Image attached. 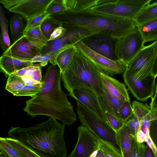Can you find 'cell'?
I'll use <instances>...</instances> for the list:
<instances>
[{
    "label": "cell",
    "instance_id": "1",
    "mask_svg": "<svg viewBox=\"0 0 157 157\" xmlns=\"http://www.w3.org/2000/svg\"><path fill=\"white\" fill-rule=\"evenodd\" d=\"M61 78L59 68L48 66L42 78L41 91L26 101L23 110L33 117L44 115L59 120L65 125L74 123L76 115L67 94L61 89Z\"/></svg>",
    "mask_w": 157,
    "mask_h": 157
},
{
    "label": "cell",
    "instance_id": "2",
    "mask_svg": "<svg viewBox=\"0 0 157 157\" xmlns=\"http://www.w3.org/2000/svg\"><path fill=\"white\" fill-rule=\"evenodd\" d=\"M65 128V124L51 117L31 127H11L8 134L42 157H66Z\"/></svg>",
    "mask_w": 157,
    "mask_h": 157
},
{
    "label": "cell",
    "instance_id": "3",
    "mask_svg": "<svg viewBox=\"0 0 157 157\" xmlns=\"http://www.w3.org/2000/svg\"><path fill=\"white\" fill-rule=\"evenodd\" d=\"M63 27L83 28L95 35H101L117 40L137 26L134 21L106 15L89 10L74 12L67 10L62 13L51 14Z\"/></svg>",
    "mask_w": 157,
    "mask_h": 157
},
{
    "label": "cell",
    "instance_id": "4",
    "mask_svg": "<svg viewBox=\"0 0 157 157\" xmlns=\"http://www.w3.org/2000/svg\"><path fill=\"white\" fill-rule=\"evenodd\" d=\"M75 56L66 71L61 73L64 87L71 93L80 83L90 87L98 97L104 92L100 69L77 48Z\"/></svg>",
    "mask_w": 157,
    "mask_h": 157
},
{
    "label": "cell",
    "instance_id": "5",
    "mask_svg": "<svg viewBox=\"0 0 157 157\" xmlns=\"http://www.w3.org/2000/svg\"><path fill=\"white\" fill-rule=\"evenodd\" d=\"M76 101V111L82 125L98 138L108 143L121 152L117 140L116 132L107 121L101 120L79 101Z\"/></svg>",
    "mask_w": 157,
    "mask_h": 157
},
{
    "label": "cell",
    "instance_id": "6",
    "mask_svg": "<svg viewBox=\"0 0 157 157\" xmlns=\"http://www.w3.org/2000/svg\"><path fill=\"white\" fill-rule=\"evenodd\" d=\"M151 0H106L88 10L115 17L134 20L143 8Z\"/></svg>",
    "mask_w": 157,
    "mask_h": 157
},
{
    "label": "cell",
    "instance_id": "7",
    "mask_svg": "<svg viewBox=\"0 0 157 157\" xmlns=\"http://www.w3.org/2000/svg\"><path fill=\"white\" fill-rule=\"evenodd\" d=\"M145 41L137 26L132 31L117 40L114 53L118 60L126 65L144 47Z\"/></svg>",
    "mask_w": 157,
    "mask_h": 157
},
{
    "label": "cell",
    "instance_id": "8",
    "mask_svg": "<svg viewBox=\"0 0 157 157\" xmlns=\"http://www.w3.org/2000/svg\"><path fill=\"white\" fill-rule=\"evenodd\" d=\"M53 0H0V3L9 11L19 14L25 20L46 12Z\"/></svg>",
    "mask_w": 157,
    "mask_h": 157
},
{
    "label": "cell",
    "instance_id": "9",
    "mask_svg": "<svg viewBox=\"0 0 157 157\" xmlns=\"http://www.w3.org/2000/svg\"><path fill=\"white\" fill-rule=\"evenodd\" d=\"M64 28L67 30L62 36L54 40L48 41L43 46L40 56L74 45L86 37L96 35L84 28Z\"/></svg>",
    "mask_w": 157,
    "mask_h": 157
},
{
    "label": "cell",
    "instance_id": "10",
    "mask_svg": "<svg viewBox=\"0 0 157 157\" xmlns=\"http://www.w3.org/2000/svg\"><path fill=\"white\" fill-rule=\"evenodd\" d=\"M154 61V43L144 47L126 65L127 69L135 78L142 80L152 75Z\"/></svg>",
    "mask_w": 157,
    "mask_h": 157
},
{
    "label": "cell",
    "instance_id": "11",
    "mask_svg": "<svg viewBox=\"0 0 157 157\" xmlns=\"http://www.w3.org/2000/svg\"><path fill=\"white\" fill-rule=\"evenodd\" d=\"M77 49L106 75L113 76L124 73L126 65L119 60H113L93 51L81 41L75 44Z\"/></svg>",
    "mask_w": 157,
    "mask_h": 157
},
{
    "label": "cell",
    "instance_id": "12",
    "mask_svg": "<svg viewBox=\"0 0 157 157\" xmlns=\"http://www.w3.org/2000/svg\"><path fill=\"white\" fill-rule=\"evenodd\" d=\"M44 45L24 35L13 43L2 54L22 60L31 61L35 56L40 55Z\"/></svg>",
    "mask_w": 157,
    "mask_h": 157
},
{
    "label": "cell",
    "instance_id": "13",
    "mask_svg": "<svg viewBox=\"0 0 157 157\" xmlns=\"http://www.w3.org/2000/svg\"><path fill=\"white\" fill-rule=\"evenodd\" d=\"M124 82L129 90L138 100L144 101L152 98L154 94L155 79L152 75L142 80L133 76L126 68L123 73Z\"/></svg>",
    "mask_w": 157,
    "mask_h": 157
},
{
    "label": "cell",
    "instance_id": "14",
    "mask_svg": "<svg viewBox=\"0 0 157 157\" xmlns=\"http://www.w3.org/2000/svg\"><path fill=\"white\" fill-rule=\"evenodd\" d=\"M77 131V144L68 157H90L99 149L98 138L82 125L78 127Z\"/></svg>",
    "mask_w": 157,
    "mask_h": 157
},
{
    "label": "cell",
    "instance_id": "15",
    "mask_svg": "<svg viewBox=\"0 0 157 157\" xmlns=\"http://www.w3.org/2000/svg\"><path fill=\"white\" fill-rule=\"evenodd\" d=\"M69 95L79 101L101 120L107 121L96 93L86 84L80 83Z\"/></svg>",
    "mask_w": 157,
    "mask_h": 157
},
{
    "label": "cell",
    "instance_id": "16",
    "mask_svg": "<svg viewBox=\"0 0 157 157\" xmlns=\"http://www.w3.org/2000/svg\"><path fill=\"white\" fill-rule=\"evenodd\" d=\"M89 36L82 41L89 48L96 53L113 60H118L114 53L113 39L105 36L99 35Z\"/></svg>",
    "mask_w": 157,
    "mask_h": 157
},
{
    "label": "cell",
    "instance_id": "17",
    "mask_svg": "<svg viewBox=\"0 0 157 157\" xmlns=\"http://www.w3.org/2000/svg\"><path fill=\"white\" fill-rule=\"evenodd\" d=\"M103 85L112 96L122 101H130V99L126 86L116 79L101 72Z\"/></svg>",
    "mask_w": 157,
    "mask_h": 157
},
{
    "label": "cell",
    "instance_id": "18",
    "mask_svg": "<svg viewBox=\"0 0 157 157\" xmlns=\"http://www.w3.org/2000/svg\"><path fill=\"white\" fill-rule=\"evenodd\" d=\"M98 98L101 109L104 114L105 112H108L121 119V110L124 102L111 95L104 86L103 93L98 97Z\"/></svg>",
    "mask_w": 157,
    "mask_h": 157
},
{
    "label": "cell",
    "instance_id": "19",
    "mask_svg": "<svg viewBox=\"0 0 157 157\" xmlns=\"http://www.w3.org/2000/svg\"><path fill=\"white\" fill-rule=\"evenodd\" d=\"M30 61L21 60L2 54L0 58V71L9 77L17 71L32 65Z\"/></svg>",
    "mask_w": 157,
    "mask_h": 157
},
{
    "label": "cell",
    "instance_id": "20",
    "mask_svg": "<svg viewBox=\"0 0 157 157\" xmlns=\"http://www.w3.org/2000/svg\"><path fill=\"white\" fill-rule=\"evenodd\" d=\"M116 133L118 144L123 157H132L133 137L129 128L124 124Z\"/></svg>",
    "mask_w": 157,
    "mask_h": 157
},
{
    "label": "cell",
    "instance_id": "21",
    "mask_svg": "<svg viewBox=\"0 0 157 157\" xmlns=\"http://www.w3.org/2000/svg\"><path fill=\"white\" fill-rule=\"evenodd\" d=\"M24 19L21 15L13 13L10 19L11 36L13 43L24 35L26 25Z\"/></svg>",
    "mask_w": 157,
    "mask_h": 157
},
{
    "label": "cell",
    "instance_id": "22",
    "mask_svg": "<svg viewBox=\"0 0 157 157\" xmlns=\"http://www.w3.org/2000/svg\"><path fill=\"white\" fill-rule=\"evenodd\" d=\"M77 48L75 45L70 46L61 52L56 59V63L62 73L68 67L75 54Z\"/></svg>",
    "mask_w": 157,
    "mask_h": 157
},
{
    "label": "cell",
    "instance_id": "23",
    "mask_svg": "<svg viewBox=\"0 0 157 157\" xmlns=\"http://www.w3.org/2000/svg\"><path fill=\"white\" fill-rule=\"evenodd\" d=\"M69 10L78 12L88 10L105 2L106 0H62Z\"/></svg>",
    "mask_w": 157,
    "mask_h": 157
},
{
    "label": "cell",
    "instance_id": "24",
    "mask_svg": "<svg viewBox=\"0 0 157 157\" xmlns=\"http://www.w3.org/2000/svg\"><path fill=\"white\" fill-rule=\"evenodd\" d=\"M145 43L157 40V18L137 25Z\"/></svg>",
    "mask_w": 157,
    "mask_h": 157
},
{
    "label": "cell",
    "instance_id": "25",
    "mask_svg": "<svg viewBox=\"0 0 157 157\" xmlns=\"http://www.w3.org/2000/svg\"><path fill=\"white\" fill-rule=\"evenodd\" d=\"M157 18V2L144 6L134 21L137 25Z\"/></svg>",
    "mask_w": 157,
    "mask_h": 157
},
{
    "label": "cell",
    "instance_id": "26",
    "mask_svg": "<svg viewBox=\"0 0 157 157\" xmlns=\"http://www.w3.org/2000/svg\"><path fill=\"white\" fill-rule=\"evenodd\" d=\"M6 12H7L4 10L0 6V23L1 31L0 36V44L1 47L4 52L11 46L8 29L9 23L8 20L5 15Z\"/></svg>",
    "mask_w": 157,
    "mask_h": 157
},
{
    "label": "cell",
    "instance_id": "27",
    "mask_svg": "<svg viewBox=\"0 0 157 157\" xmlns=\"http://www.w3.org/2000/svg\"><path fill=\"white\" fill-rule=\"evenodd\" d=\"M132 106L134 115L140 120L151 121L153 119V114L150 107L147 103L134 101L132 102Z\"/></svg>",
    "mask_w": 157,
    "mask_h": 157
},
{
    "label": "cell",
    "instance_id": "28",
    "mask_svg": "<svg viewBox=\"0 0 157 157\" xmlns=\"http://www.w3.org/2000/svg\"><path fill=\"white\" fill-rule=\"evenodd\" d=\"M25 85L22 77L12 74L8 77L5 89L14 95Z\"/></svg>",
    "mask_w": 157,
    "mask_h": 157
},
{
    "label": "cell",
    "instance_id": "29",
    "mask_svg": "<svg viewBox=\"0 0 157 157\" xmlns=\"http://www.w3.org/2000/svg\"><path fill=\"white\" fill-rule=\"evenodd\" d=\"M47 17L40 26L41 30L46 38L49 41L54 29L62 26V24L50 16Z\"/></svg>",
    "mask_w": 157,
    "mask_h": 157
},
{
    "label": "cell",
    "instance_id": "30",
    "mask_svg": "<svg viewBox=\"0 0 157 157\" xmlns=\"http://www.w3.org/2000/svg\"><path fill=\"white\" fill-rule=\"evenodd\" d=\"M8 143L25 157H42L18 140L10 137L3 138Z\"/></svg>",
    "mask_w": 157,
    "mask_h": 157
},
{
    "label": "cell",
    "instance_id": "31",
    "mask_svg": "<svg viewBox=\"0 0 157 157\" xmlns=\"http://www.w3.org/2000/svg\"><path fill=\"white\" fill-rule=\"evenodd\" d=\"M68 47L62 49L57 51L50 52L44 56H36L32 59L31 61L33 63H41L43 67L47 65L48 62H50L53 66H56V59L57 55L62 51Z\"/></svg>",
    "mask_w": 157,
    "mask_h": 157
},
{
    "label": "cell",
    "instance_id": "32",
    "mask_svg": "<svg viewBox=\"0 0 157 157\" xmlns=\"http://www.w3.org/2000/svg\"><path fill=\"white\" fill-rule=\"evenodd\" d=\"M99 148L105 157H123L121 152L107 142L98 139Z\"/></svg>",
    "mask_w": 157,
    "mask_h": 157
},
{
    "label": "cell",
    "instance_id": "33",
    "mask_svg": "<svg viewBox=\"0 0 157 157\" xmlns=\"http://www.w3.org/2000/svg\"><path fill=\"white\" fill-rule=\"evenodd\" d=\"M124 124L130 129L132 136L136 137L138 132L141 129L142 121L136 117L133 114Z\"/></svg>",
    "mask_w": 157,
    "mask_h": 157
},
{
    "label": "cell",
    "instance_id": "34",
    "mask_svg": "<svg viewBox=\"0 0 157 157\" xmlns=\"http://www.w3.org/2000/svg\"><path fill=\"white\" fill-rule=\"evenodd\" d=\"M24 35L34 40L40 42L45 45L48 41L42 32L40 26L29 29Z\"/></svg>",
    "mask_w": 157,
    "mask_h": 157
},
{
    "label": "cell",
    "instance_id": "35",
    "mask_svg": "<svg viewBox=\"0 0 157 157\" xmlns=\"http://www.w3.org/2000/svg\"><path fill=\"white\" fill-rule=\"evenodd\" d=\"M42 88L41 83L33 85H26L23 89L16 93L14 96H30L32 97L40 92Z\"/></svg>",
    "mask_w": 157,
    "mask_h": 157
},
{
    "label": "cell",
    "instance_id": "36",
    "mask_svg": "<svg viewBox=\"0 0 157 157\" xmlns=\"http://www.w3.org/2000/svg\"><path fill=\"white\" fill-rule=\"evenodd\" d=\"M50 14V13L45 12L27 20L24 34L29 29L40 26L44 20Z\"/></svg>",
    "mask_w": 157,
    "mask_h": 157
},
{
    "label": "cell",
    "instance_id": "37",
    "mask_svg": "<svg viewBox=\"0 0 157 157\" xmlns=\"http://www.w3.org/2000/svg\"><path fill=\"white\" fill-rule=\"evenodd\" d=\"M68 10L62 0H53L48 6L46 12L51 14H57Z\"/></svg>",
    "mask_w": 157,
    "mask_h": 157
},
{
    "label": "cell",
    "instance_id": "38",
    "mask_svg": "<svg viewBox=\"0 0 157 157\" xmlns=\"http://www.w3.org/2000/svg\"><path fill=\"white\" fill-rule=\"evenodd\" d=\"M147 146V145H145L144 143H139L137 141L136 137H133L132 144V157H145Z\"/></svg>",
    "mask_w": 157,
    "mask_h": 157
},
{
    "label": "cell",
    "instance_id": "39",
    "mask_svg": "<svg viewBox=\"0 0 157 157\" xmlns=\"http://www.w3.org/2000/svg\"><path fill=\"white\" fill-rule=\"evenodd\" d=\"M106 121L111 127L117 132L119 130L124 124V121L109 113H105Z\"/></svg>",
    "mask_w": 157,
    "mask_h": 157
},
{
    "label": "cell",
    "instance_id": "40",
    "mask_svg": "<svg viewBox=\"0 0 157 157\" xmlns=\"http://www.w3.org/2000/svg\"><path fill=\"white\" fill-rule=\"evenodd\" d=\"M0 146L11 157H25L20 151L6 142L3 137L0 138Z\"/></svg>",
    "mask_w": 157,
    "mask_h": 157
},
{
    "label": "cell",
    "instance_id": "41",
    "mask_svg": "<svg viewBox=\"0 0 157 157\" xmlns=\"http://www.w3.org/2000/svg\"><path fill=\"white\" fill-rule=\"evenodd\" d=\"M130 101H124L123 104L121 113V119L124 122L133 114L132 106Z\"/></svg>",
    "mask_w": 157,
    "mask_h": 157
},
{
    "label": "cell",
    "instance_id": "42",
    "mask_svg": "<svg viewBox=\"0 0 157 157\" xmlns=\"http://www.w3.org/2000/svg\"><path fill=\"white\" fill-rule=\"evenodd\" d=\"M149 130L150 136L153 143L157 147V118L151 121Z\"/></svg>",
    "mask_w": 157,
    "mask_h": 157
},
{
    "label": "cell",
    "instance_id": "43",
    "mask_svg": "<svg viewBox=\"0 0 157 157\" xmlns=\"http://www.w3.org/2000/svg\"><path fill=\"white\" fill-rule=\"evenodd\" d=\"M43 67L41 63L36 64L33 63L32 65L18 70L13 74L17 76L23 77L28 70L32 69H35L41 68Z\"/></svg>",
    "mask_w": 157,
    "mask_h": 157
},
{
    "label": "cell",
    "instance_id": "44",
    "mask_svg": "<svg viewBox=\"0 0 157 157\" xmlns=\"http://www.w3.org/2000/svg\"><path fill=\"white\" fill-rule=\"evenodd\" d=\"M67 30V28L62 26L55 28L52 33L49 41L54 40L62 36Z\"/></svg>",
    "mask_w": 157,
    "mask_h": 157
},
{
    "label": "cell",
    "instance_id": "45",
    "mask_svg": "<svg viewBox=\"0 0 157 157\" xmlns=\"http://www.w3.org/2000/svg\"><path fill=\"white\" fill-rule=\"evenodd\" d=\"M151 98L150 108L153 114V119L157 118V92H155L154 96Z\"/></svg>",
    "mask_w": 157,
    "mask_h": 157
},
{
    "label": "cell",
    "instance_id": "46",
    "mask_svg": "<svg viewBox=\"0 0 157 157\" xmlns=\"http://www.w3.org/2000/svg\"><path fill=\"white\" fill-rule=\"evenodd\" d=\"M154 61L151 74L155 78L157 77V40L153 42Z\"/></svg>",
    "mask_w": 157,
    "mask_h": 157
},
{
    "label": "cell",
    "instance_id": "47",
    "mask_svg": "<svg viewBox=\"0 0 157 157\" xmlns=\"http://www.w3.org/2000/svg\"><path fill=\"white\" fill-rule=\"evenodd\" d=\"M145 142L152 149L155 157H157V147L153 143L150 136H147Z\"/></svg>",
    "mask_w": 157,
    "mask_h": 157
},
{
    "label": "cell",
    "instance_id": "48",
    "mask_svg": "<svg viewBox=\"0 0 157 157\" xmlns=\"http://www.w3.org/2000/svg\"><path fill=\"white\" fill-rule=\"evenodd\" d=\"M31 78L35 81L41 83V68L34 70Z\"/></svg>",
    "mask_w": 157,
    "mask_h": 157
},
{
    "label": "cell",
    "instance_id": "49",
    "mask_svg": "<svg viewBox=\"0 0 157 157\" xmlns=\"http://www.w3.org/2000/svg\"><path fill=\"white\" fill-rule=\"evenodd\" d=\"M146 134L140 129L136 135V140L138 142L140 143L145 142L147 137Z\"/></svg>",
    "mask_w": 157,
    "mask_h": 157
},
{
    "label": "cell",
    "instance_id": "50",
    "mask_svg": "<svg viewBox=\"0 0 157 157\" xmlns=\"http://www.w3.org/2000/svg\"><path fill=\"white\" fill-rule=\"evenodd\" d=\"M22 77L26 85H33L41 83L40 82L35 81L31 78H27L24 76Z\"/></svg>",
    "mask_w": 157,
    "mask_h": 157
},
{
    "label": "cell",
    "instance_id": "51",
    "mask_svg": "<svg viewBox=\"0 0 157 157\" xmlns=\"http://www.w3.org/2000/svg\"><path fill=\"white\" fill-rule=\"evenodd\" d=\"M145 157H155L152 149L147 145L145 151Z\"/></svg>",
    "mask_w": 157,
    "mask_h": 157
},
{
    "label": "cell",
    "instance_id": "52",
    "mask_svg": "<svg viewBox=\"0 0 157 157\" xmlns=\"http://www.w3.org/2000/svg\"><path fill=\"white\" fill-rule=\"evenodd\" d=\"M0 157H11L0 146Z\"/></svg>",
    "mask_w": 157,
    "mask_h": 157
},
{
    "label": "cell",
    "instance_id": "53",
    "mask_svg": "<svg viewBox=\"0 0 157 157\" xmlns=\"http://www.w3.org/2000/svg\"><path fill=\"white\" fill-rule=\"evenodd\" d=\"M141 129L146 134L147 136H150L149 129L142 125L141 126Z\"/></svg>",
    "mask_w": 157,
    "mask_h": 157
},
{
    "label": "cell",
    "instance_id": "54",
    "mask_svg": "<svg viewBox=\"0 0 157 157\" xmlns=\"http://www.w3.org/2000/svg\"><path fill=\"white\" fill-rule=\"evenodd\" d=\"M34 70L32 69L28 70L24 76L27 78H31Z\"/></svg>",
    "mask_w": 157,
    "mask_h": 157
},
{
    "label": "cell",
    "instance_id": "55",
    "mask_svg": "<svg viewBox=\"0 0 157 157\" xmlns=\"http://www.w3.org/2000/svg\"><path fill=\"white\" fill-rule=\"evenodd\" d=\"M95 157H105L102 151L99 149Z\"/></svg>",
    "mask_w": 157,
    "mask_h": 157
},
{
    "label": "cell",
    "instance_id": "56",
    "mask_svg": "<svg viewBox=\"0 0 157 157\" xmlns=\"http://www.w3.org/2000/svg\"><path fill=\"white\" fill-rule=\"evenodd\" d=\"M155 92H157V83L155 87Z\"/></svg>",
    "mask_w": 157,
    "mask_h": 157
}]
</instances>
